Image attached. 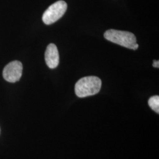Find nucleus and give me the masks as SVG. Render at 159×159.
<instances>
[{"label": "nucleus", "instance_id": "f257e3e1", "mask_svg": "<svg viewBox=\"0 0 159 159\" xmlns=\"http://www.w3.org/2000/svg\"><path fill=\"white\" fill-rule=\"evenodd\" d=\"M102 87V80L96 76H88L80 79L75 85V93L80 98L97 94Z\"/></svg>", "mask_w": 159, "mask_h": 159}, {"label": "nucleus", "instance_id": "f03ea898", "mask_svg": "<svg viewBox=\"0 0 159 159\" xmlns=\"http://www.w3.org/2000/svg\"><path fill=\"white\" fill-rule=\"evenodd\" d=\"M104 38L115 44L136 50L139 48L136 36L132 33L116 30H108L104 34Z\"/></svg>", "mask_w": 159, "mask_h": 159}, {"label": "nucleus", "instance_id": "7ed1b4c3", "mask_svg": "<svg viewBox=\"0 0 159 159\" xmlns=\"http://www.w3.org/2000/svg\"><path fill=\"white\" fill-rule=\"evenodd\" d=\"M67 9V4L64 1H58L50 6L43 15V21L46 25L56 23L63 17Z\"/></svg>", "mask_w": 159, "mask_h": 159}, {"label": "nucleus", "instance_id": "20e7f679", "mask_svg": "<svg viewBox=\"0 0 159 159\" xmlns=\"http://www.w3.org/2000/svg\"><path fill=\"white\" fill-rule=\"evenodd\" d=\"M23 64L19 61H13L8 63L3 70V77L7 81L16 83L22 76Z\"/></svg>", "mask_w": 159, "mask_h": 159}, {"label": "nucleus", "instance_id": "39448f33", "mask_svg": "<svg viewBox=\"0 0 159 159\" xmlns=\"http://www.w3.org/2000/svg\"><path fill=\"white\" fill-rule=\"evenodd\" d=\"M45 60L50 68L57 67L59 64V53L57 46L54 44H50L47 46L45 52Z\"/></svg>", "mask_w": 159, "mask_h": 159}, {"label": "nucleus", "instance_id": "423d86ee", "mask_svg": "<svg viewBox=\"0 0 159 159\" xmlns=\"http://www.w3.org/2000/svg\"><path fill=\"white\" fill-rule=\"evenodd\" d=\"M148 104L150 107L154 110L156 113H159V97L154 96L149 98Z\"/></svg>", "mask_w": 159, "mask_h": 159}, {"label": "nucleus", "instance_id": "0eeeda50", "mask_svg": "<svg viewBox=\"0 0 159 159\" xmlns=\"http://www.w3.org/2000/svg\"><path fill=\"white\" fill-rule=\"evenodd\" d=\"M153 66L154 67H156V68H159V60H154L153 63Z\"/></svg>", "mask_w": 159, "mask_h": 159}]
</instances>
